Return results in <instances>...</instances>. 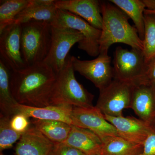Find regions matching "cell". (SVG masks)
Instances as JSON below:
<instances>
[{"instance_id": "cell-24", "label": "cell", "mask_w": 155, "mask_h": 155, "mask_svg": "<svg viewBox=\"0 0 155 155\" xmlns=\"http://www.w3.org/2000/svg\"><path fill=\"white\" fill-rule=\"evenodd\" d=\"M144 23L143 52L148 65L155 59V13L145 11Z\"/></svg>"}, {"instance_id": "cell-26", "label": "cell", "mask_w": 155, "mask_h": 155, "mask_svg": "<svg viewBox=\"0 0 155 155\" xmlns=\"http://www.w3.org/2000/svg\"><path fill=\"white\" fill-rule=\"evenodd\" d=\"M28 118L24 114L17 113L10 120L11 127L15 131L23 134L29 127L31 122H29Z\"/></svg>"}, {"instance_id": "cell-4", "label": "cell", "mask_w": 155, "mask_h": 155, "mask_svg": "<svg viewBox=\"0 0 155 155\" xmlns=\"http://www.w3.org/2000/svg\"><path fill=\"white\" fill-rule=\"evenodd\" d=\"M21 52L26 66L43 62L51 44L52 25L46 21L21 24Z\"/></svg>"}, {"instance_id": "cell-18", "label": "cell", "mask_w": 155, "mask_h": 155, "mask_svg": "<svg viewBox=\"0 0 155 155\" xmlns=\"http://www.w3.org/2000/svg\"><path fill=\"white\" fill-rule=\"evenodd\" d=\"M89 155L101 150V139L91 130L71 125L67 139L62 143Z\"/></svg>"}, {"instance_id": "cell-20", "label": "cell", "mask_w": 155, "mask_h": 155, "mask_svg": "<svg viewBox=\"0 0 155 155\" xmlns=\"http://www.w3.org/2000/svg\"><path fill=\"white\" fill-rule=\"evenodd\" d=\"M31 123L54 143H62L67 139L72 125L61 121L37 119Z\"/></svg>"}, {"instance_id": "cell-32", "label": "cell", "mask_w": 155, "mask_h": 155, "mask_svg": "<svg viewBox=\"0 0 155 155\" xmlns=\"http://www.w3.org/2000/svg\"><path fill=\"white\" fill-rule=\"evenodd\" d=\"M145 11H147V12H149V13H155V12H151V11H149L148 10H147V9H145Z\"/></svg>"}, {"instance_id": "cell-28", "label": "cell", "mask_w": 155, "mask_h": 155, "mask_svg": "<svg viewBox=\"0 0 155 155\" xmlns=\"http://www.w3.org/2000/svg\"><path fill=\"white\" fill-rule=\"evenodd\" d=\"M139 155H155V124L143 144V150Z\"/></svg>"}, {"instance_id": "cell-21", "label": "cell", "mask_w": 155, "mask_h": 155, "mask_svg": "<svg viewBox=\"0 0 155 155\" xmlns=\"http://www.w3.org/2000/svg\"><path fill=\"white\" fill-rule=\"evenodd\" d=\"M132 19L142 40L145 32L144 11L146 8L142 0H110Z\"/></svg>"}, {"instance_id": "cell-22", "label": "cell", "mask_w": 155, "mask_h": 155, "mask_svg": "<svg viewBox=\"0 0 155 155\" xmlns=\"http://www.w3.org/2000/svg\"><path fill=\"white\" fill-rule=\"evenodd\" d=\"M104 155H139L143 145L128 141L119 136H109L102 140Z\"/></svg>"}, {"instance_id": "cell-8", "label": "cell", "mask_w": 155, "mask_h": 155, "mask_svg": "<svg viewBox=\"0 0 155 155\" xmlns=\"http://www.w3.org/2000/svg\"><path fill=\"white\" fill-rule=\"evenodd\" d=\"M83 39V35L78 31L52 26L51 48L43 62L57 74L64 68L71 48Z\"/></svg>"}, {"instance_id": "cell-27", "label": "cell", "mask_w": 155, "mask_h": 155, "mask_svg": "<svg viewBox=\"0 0 155 155\" xmlns=\"http://www.w3.org/2000/svg\"><path fill=\"white\" fill-rule=\"evenodd\" d=\"M48 155H87L75 148L63 143H54Z\"/></svg>"}, {"instance_id": "cell-11", "label": "cell", "mask_w": 155, "mask_h": 155, "mask_svg": "<svg viewBox=\"0 0 155 155\" xmlns=\"http://www.w3.org/2000/svg\"><path fill=\"white\" fill-rule=\"evenodd\" d=\"M21 25L13 24L0 33L1 60L10 71L26 67L21 52Z\"/></svg>"}, {"instance_id": "cell-30", "label": "cell", "mask_w": 155, "mask_h": 155, "mask_svg": "<svg viewBox=\"0 0 155 155\" xmlns=\"http://www.w3.org/2000/svg\"><path fill=\"white\" fill-rule=\"evenodd\" d=\"M146 9L151 12H155V0H142Z\"/></svg>"}, {"instance_id": "cell-33", "label": "cell", "mask_w": 155, "mask_h": 155, "mask_svg": "<svg viewBox=\"0 0 155 155\" xmlns=\"http://www.w3.org/2000/svg\"><path fill=\"white\" fill-rule=\"evenodd\" d=\"M1 155H2V154H1Z\"/></svg>"}, {"instance_id": "cell-5", "label": "cell", "mask_w": 155, "mask_h": 155, "mask_svg": "<svg viewBox=\"0 0 155 155\" xmlns=\"http://www.w3.org/2000/svg\"><path fill=\"white\" fill-rule=\"evenodd\" d=\"M114 78L137 85L144 84L148 65L140 50L119 46L114 52Z\"/></svg>"}, {"instance_id": "cell-13", "label": "cell", "mask_w": 155, "mask_h": 155, "mask_svg": "<svg viewBox=\"0 0 155 155\" xmlns=\"http://www.w3.org/2000/svg\"><path fill=\"white\" fill-rule=\"evenodd\" d=\"M56 8L79 16L95 28L101 30L103 18L101 1L97 0H57Z\"/></svg>"}, {"instance_id": "cell-19", "label": "cell", "mask_w": 155, "mask_h": 155, "mask_svg": "<svg viewBox=\"0 0 155 155\" xmlns=\"http://www.w3.org/2000/svg\"><path fill=\"white\" fill-rule=\"evenodd\" d=\"M10 77L11 71L0 60V115L11 119L17 114L18 103L11 93Z\"/></svg>"}, {"instance_id": "cell-7", "label": "cell", "mask_w": 155, "mask_h": 155, "mask_svg": "<svg viewBox=\"0 0 155 155\" xmlns=\"http://www.w3.org/2000/svg\"><path fill=\"white\" fill-rule=\"evenodd\" d=\"M51 23L53 27L78 31L83 35L84 39L78 44V48L91 57H96L99 55L101 30L95 28L79 16L58 9L55 17Z\"/></svg>"}, {"instance_id": "cell-16", "label": "cell", "mask_w": 155, "mask_h": 155, "mask_svg": "<svg viewBox=\"0 0 155 155\" xmlns=\"http://www.w3.org/2000/svg\"><path fill=\"white\" fill-rule=\"evenodd\" d=\"M54 0H29L28 6L15 18L13 24L21 25L31 21L51 22L54 19L58 8Z\"/></svg>"}, {"instance_id": "cell-2", "label": "cell", "mask_w": 155, "mask_h": 155, "mask_svg": "<svg viewBox=\"0 0 155 155\" xmlns=\"http://www.w3.org/2000/svg\"><path fill=\"white\" fill-rule=\"evenodd\" d=\"M101 6L103 25L99 41L100 54H108L111 46L116 43L124 44L131 48L143 51V41L135 26L129 23L128 16L110 2L101 1Z\"/></svg>"}, {"instance_id": "cell-29", "label": "cell", "mask_w": 155, "mask_h": 155, "mask_svg": "<svg viewBox=\"0 0 155 155\" xmlns=\"http://www.w3.org/2000/svg\"><path fill=\"white\" fill-rule=\"evenodd\" d=\"M148 65L147 72L143 84H148L155 88V59Z\"/></svg>"}, {"instance_id": "cell-1", "label": "cell", "mask_w": 155, "mask_h": 155, "mask_svg": "<svg viewBox=\"0 0 155 155\" xmlns=\"http://www.w3.org/2000/svg\"><path fill=\"white\" fill-rule=\"evenodd\" d=\"M56 73L44 62L11 71L12 95L19 104L44 107L50 105Z\"/></svg>"}, {"instance_id": "cell-25", "label": "cell", "mask_w": 155, "mask_h": 155, "mask_svg": "<svg viewBox=\"0 0 155 155\" xmlns=\"http://www.w3.org/2000/svg\"><path fill=\"white\" fill-rule=\"evenodd\" d=\"M11 119L0 115V150L11 148L19 140L22 134L12 129L10 125Z\"/></svg>"}, {"instance_id": "cell-10", "label": "cell", "mask_w": 155, "mask_h": 155, "mask_svg": "<svg viewBox=\"0 0 155 155\" xmlns=\"http://www.w3.org/2000/svg\"><path fill=\"white\" fill-rule=\"evenodd\" d=\"M71 119L72 125L91 130L101 140L109 136H119L115 127L95 106L91 108L73 107Z\"/></svg>"}, {"instance_id": "cell-6", "label": "cell", "mask_w": 155, "mask_h": 155, "mask_svg": "<svg viewBox=\"0 0 155 155\" xmlns=\"http://www.w3.org/2000/svg\"><path fill=\"white\" fill-rule=\"evenodd\" d=\"M135 86L133 84L114 78L109 85L100 90L95 107L104 115L123 116V110L131 107Z\"/></svg>"}, {"instance_id": "cell-9", "label": "cell", "mask_w": 155, "mask_h": 155, "mask_svg": "<svg viewBox=\"0 0 155 155\" xmlns=\"http://www.w3.org/2000/svg\"><path fill=\"white\" fill-rule=\"evenodd\" d=\"M71 60L74 71L90 81L99 90L109 85L114 79V68L108 54H100L89 61L80 60L74 56H71Z\"/></svg>"}, {"instance_id": "cell-14", "label": "cell", "mask_w": 155, "mask_h": 155, "mask_svg": "<svg viewBox=\"0 0 155 155\" xmlns=\"http://www.w3.org/2000/svg\"><path fill=\"white\" fill-rule=\"evenodd\" d=\"M139 119L149 125L155 124V88L148 84L136 85L131 107Z\"/></svg>"}, {"instance_id": "cell-3", "label": "cell", "mask_w": 155, "mask_h": 155, "mask_svg": "<svg viewBox=\"0 0 155 155\" xmlns=\"http://www.w3.org/2000/svg\"><path fill=\"white\" fill-rule=\"evenodd\" d=\"M71 56L68 55L64 68L56 74L55 82L50 98V105H65L91 108L94 95L76 80Z\"/></svg>"}, {"instance_id": "cell-12", "label": "cell", "mask_w": 155, "mask_h": 155, "mask_svg": "<svg viewBox=\"0 0 155 155\" xmlns=\"http://www.w3.org/2000/svg\"><path fill=\"white\" fill-rule=\"evenodd\" d=\"M104 116L106 120L115 127L119 137L137 144H143L152 128V125L132 116Z\"/></svg>"}, {"instance_id": "cell-23", "label": "cell", "mask_w": 155, "mask_h": 155, "mask_svg": "<svg viewBox=\"0 0 155 155\" xmlns=\"http://www.w3.org/2000/svg\"><path fill=\"white\" fill-rule=\"evenodd\" d=\"M29 0L1 1L0 4V33L14 23L15 18L25 9Z\"/></svg>"}, {"instance_id": "cell-17", "label": "cell", "mask_w": 155, "mask_h": 155, "mask_svg": "<svg viewBox=\"0 0 155 155\" xmlns=\"http://www.w3.org/2000/svg\"><path fill=\"white\" fill-rule=\"evenodd\" d=\"M73 107L59 105H50L44 107H28L18 104L17 112L24 114L29 118L40 120H55L72 125L71 115Z\"/></svg>"}, {"instance_id": "cell-15", "label": "cell", "mask_w": 155, "mask_h": 155, "mask_svg": "<svg viewBox=\"0 0 155 155\" xmlns=\"http://www.w3.org/2000/svg\"><path fill=\"white\" fill-rule=\"evenodd\" d=\"M54 143L34 127L24 132L15 149V155H48Z\"/></svg>"}, {"instance_id": "cell-31", "label": "cell", "mask_w": 155, "mask_h": 155, "mask_svg": "<svg viewBox=\"0 0 155 155\" xmlns=\"http://www.w3.org/2000/svg\"><path fill=\"white\" fill-rule=\"evenodd\" d=\"M89 155H104L102 152L101 150H100L98 151L92 153L91 154Z\"/></svg>"}]
</instances>
